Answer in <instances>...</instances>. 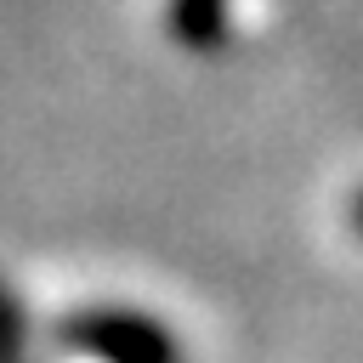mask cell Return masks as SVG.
<instances>
[{
  "instance_id": "obj_1",
  "label": "cell",
  "mask_w": 363,
  "mask_h": 363,
  "mask_svg": "<svg viewBox=\"0 0 363 363\" xmlns=\"http://www.w3.org/2000/svg\"><path fill=\"white\" fill-rule=\"evenodd\" d=\"M62 340L96 363H182L176 335L147 318V312H125V306H91L74 312L62 323Z\"/></svg>"
},
{
  "instance_id": "obj_2",
  "label": "cell",
  "mask_w": 363,
  "mask_h": 363,
  "mask_svg": "<svg viewBox=\"0 0 363 363\" xmlns=\"http://www.w3.org/2000/svg\"><path fill=\"white\" fill-rule=\"evenodd\" d=\"M233 0H170V34L193 51H216L227 40Z\"/></svg>"
},
{
  "instance_id": "obj_3",
  "label": "cell",
  "mask_w": 363,
  "mask_h": 363,
  "mask_svg": "<svg viewBox=\"0 0 363 363\" xmlns=\"http://www.w3.org/2000/svg\"><path fill=\"white\" fill-rule=\"evenodd\" d=\"M23 335H28L23 329V306L0 278V363H23Z\"/></svg>"
},
{
  "instance_id": "obj_4",
  "label": "cell",
  "mask_w": 363,
  "mask_h": 363,
  "mask_svg": "<svg viewBox=\"0 0 363 363\" xmlns=\"http://www.w3.org/2000/svg\"><path fill=\"white\" fill-rule=\"evenodd\" d=\"M352 221H357V233H363V193L352 199Z\"/></svg>"
}]
</instances>
